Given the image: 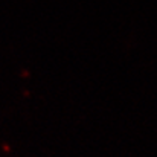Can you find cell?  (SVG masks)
I'll use <instances>...</instances> for the list:
<instances>
[]
</instances>
